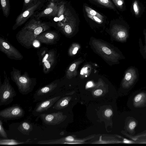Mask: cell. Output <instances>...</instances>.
I'll use <instances>...</instances> for the list:
<instances>
[{"label":"cell","instance_id":"6da1fadb","mask_svg":"<svg viewBox=\"0 0 146 146\" xmlns=\"http://www.w3.org/2000/svg\"><path fill=\"white\" fill-rule=\"evenodd\" d=\"M46 23L33 19L27 24L17 33L18 42L27 48H31L37 37L48 29Z\"/></svg>","mask_w":146,"mask_h":146},{"label":"cell","instance_id":"7a4b0ae2","mask_svg":"<svg viewBox=\"0 0 146 146\" xmlns=\"http://www.w3.org/2000/svg\"><path fill=\"white\" fill-rule=\"evenodd\" d=\"M11 72V78L16 85L19 92L27 95L31 92L36 84L34 78L29 77L27 72L21 74V71L14 67Z\"/></svg>","mask_w":146,"mask_h":146},{"label":"cell","instance_id":"3957f363","mask_svg":"<svg viewBox=\"0 0 146 146\" xmlns=\"http://www.w3.org/2000/svg\"><path fill=\"white\" fill-rule=\"evenodd\" d=\"M4 79L0 85V106L7 105L13 100L17 92L10 84L5 72H4Z\"/></svg>","mask_w":146,"mask_h":146},{"label":"cell","instance_id":"277c9868","mask_svg":"<svg viewBox=\"0 0 146 146\" xmlns=\"http://www.w3.org/2000/svg\"><path fill=\"white\" fill-rule=\"evenodd\" d=\"M57 83L53 81L38 89L33 94L34 101H42L53 96L57 92Z\"/></svg>","mask_w":146,"mask_h":146},{"label":"cell","instance_id":"5b68a950","mask_svg":"<svg viewBox=\"0 0 146 146\" xmlns=\"http://www.w3.org/2000/svg\"><path fill=\"white\" fill-rule=\"evenodd\" d=\"M25 114V111L21 107L13 105L0 111V119L6 120L18 119L23 117Z\"/></svg>","mask_w":146,"mask_h":146},{"label":"cell","instance_id":"8992f818","mask_svg":"<svg viewBox=\"0 0 146 146\" xmlns=\"http://www.w3.org/2000/svg\"><path fill=\"white\" fill-rule=\"evenodd\" d=\"M94 44L96 48L100 53L102 54L104 56L112 62L116 63L118 62L120 59H125L121 53L109 48L104 44L98 41L95 42Z\"/></svg>","mask_w":146,"mask_h":146},{"label":"cell","instance_id":"52a82bcc","mask_svg":"<svg viewBox=\"0 0 146 146\" xmlns=\"http://www.w3.org/2000/svg\"><path fill=\"white\" fill-rule=\"evenodd\" d=\"M0 50L9 58L16 60L22 59L23 56L19 51L7 41L0 37Z\"/></svg>","mask_w":146,"mask_h":146},{"label":"cell","instance_id":"ba28073f","mask_svg":"<svg viewBox=\"0 0 146 146\" xmlns=\"http://www.w3.org/2000/svg\"><path fill=\"white\" fill-rule=\"evenodd\" d=\"M40 3V1H38L36 3L31 5L19 15L16 20L13 29L15 30L24 24L33 14Z\"/></svg>","mask_w":146,"mask_h":146},{"label":"cell","instance_id":"9c48e42d","mask_svg":"<svg viewBox=\"0 0 146 146\" xmlns=\"http://www.w3.org/2000/svg\"><path fill=\"white\" fill-rule=\"evenodd\" d=\"M139 76L138 71L133 66L129 68L126 71L122 82V86L125 88H129L136 81Z\"/></svg>","mask_w":146,"mask_h":146},{"label":"cell","instance_id":"30bf717a","mask_svg":"<svg viewBox=\"0 0 146 146\" xmlns=\"http://www.w3.org/2000/svg\"><path fill=\"white\" fill-rule=\"evenodd\" d=\"M59 98V96L53 97L38 103L33 111V114L35 116H39L41 113L51 107Z\"/></svg>","mask_w":146,"mask_h":146},{"label":"cell","instance_id":"8fae6325","mask_svg":"<svg viewBox=\"0 0 146 146\" xmlns=\"http://www.w3.org/2000/svg\"><path fill=\"white\" fill-rule=\"evenodd\" d=\"M39 116L44 123L49 125H54L57 124L62 118L61 114L59 113H43L41 114Z\"/></svg>","mask_w":146,"mask_h":146},{"label":"cell","instance_id":"7c38bea8","mask_svg":"<svg viewBox=\"0 0 146 146\" xmlns=\"http://www.w3.org/2000/svg\"><path fill=\"white\" fill-rule=\"evenodd\" d=\"M55 54L53 50H50L45 54L42 59L43 71L48 73L52 69L55 61Z\"/></svg>","mask_w":146,"mask_h":146},{"label":"cell","instance_id":"4fadbf2b","mask_svg":"<svg viewBox=\"0 0 146 146\" xmlns=\"http://www.w3.org/2000/svg\"><path fill=\"white\" fill-rule=\"evenodd\" d=\"M129 29L127 27L119 25L114 29V35L116 39L121 42H125L129 37Z\"/></svg>","mask_w":146,"mask_h":146},{"label":"cell","instance_id":"5bb4252c","mask_svg":"<svg viewBox=\"0 0 146 146\" xmlns=\"http://www.w3.org/2000/svg\"><path fill=\"white\" fill-rule=\"evenodd\" d=\"M57 34L54 31L43 32L38 35L36 40L40 42L47 44H52L57 40Z\"/></svg>","mask_w":146,"mask_h":146},{"label":"cell","instance_id":"9a60e30c","mask_svg":"<svg viewBox=\"0 0 146 146\" xmlns=\"http://www.w3.org/2000/svg\"><path fill=\"white\" fill-rule=\"evenodd\" d=\"M58 7L53 3H50L47 7L37 15L38 17L46 16H54L55 15L58 11Z\"/></svg>","mask_w":146,"mask_h":146},{"label":"cell","instance_id":"2e32d148","mask_svg":"<svg viewBox=\"0 0 146 146\" xmlns=\"http://www.w3.org/2000/svg\"><path fill=\"white\" fill-rule=\"evenodd\" d=\"M146 103V94L142 92L137 94L134 97L133 105L135 107H139Z\"/></svg>","mask_w":146,"mask_h":146},{"label":"cell","instance_id":"e0dca14e","mask_svg":"<svg viewBox=\"0 0 146 146\" xmlns=\"http://www.w3.org/2000/svg\"><path fill=\"white\" fill-rule=\"evenodd\" d=\"M18 130L23 134L29 135L30 132L33 130L32 124L27 121L22 122L18 128Z\"/></svg>","mask_w":146,"mask_h":146},{"label":"cell","instance_id":"ac0fdd59","mask_svg":"<svg viewBox=\"0 0 146 146\" xmlns=\"http://www.w3.org/2000/svg\"><path fill=\"white\" fill-rule=\"evenodd\" d=\"M1 4L4 15L7 18L9 14L10 10L9 0H1Z\"/></svg>","mask_w":146,"mask_h":146},{"label":"cell","instance_id":"d6986e66","mask_svg":"<svg viewBox=\"0 0 146 146\" xmlns=\"http://www.w3.org/2000/svg\"><path fill=\"white\" fill-rule=\"evenodd\" d=\"M143 34L144 36L145 45H143L142 40L140 38L139 40V51L142 56L146 60V29H144Z\"/></svg>","mask_w":146,"mask_h":146},{"label":"cell","instance_id":"ffe728a7","mask_svg":"<svg viewBox=\"0 0 146 146\" xmlns=\"http://www.w3.org/2000/svg\"><path fill=\"white\" fill-rule=\"evenodd\" d=\"M24 143L21 142L13 139H5L0 140V144L1 145H15L19 144H22Z\"/></svg>","mask_w":146,"mask_h":146},{"label":"cell","instance_id":"44dd1931","mask_svg":"<svg viewBox=\"0 0 146 146\" xmlns=\"http://www.w3.org/2000/svg\"><path fill=\"white\" fill-rule=\"evenodd\" d=\"M132 6L135 16L137 17L139 16L140 12V9L137 0L134 1L133 3Z\"/></svg>","mask_w":146,"mask_h":146},{"label":"cell","instance_id":"7402d4cb","mask_svg":"<svg viewBox=\"0 0 146 146\" xmlns=\"http://www.w3.org/2000/svg\"><path fill=\"white\" fill-rule=\"evenodd\" d=\"M85 7L86 12L90 15L96 16L101 19H102L103 17L102 16L95 10L86 6H85Z\"/></svg>","mask_w":146,"mask_h":146},{"label":"cell","instance_id":"603a6c76","mask_svg":"<svg viewBox=\"0 0 146 146\" xmlns=\"http://www.w3.org/2000/svg\"><path fill=\"white\" fill-rule=\"evenodd\" d=\"M0 136L5 139H8L7 134L3 126V123L1 119L0 120Z\"/></svg>","mask_w":146,"mask_h":146},{"label":"cell","instance_id":"cb8c5ba5","mask_svg":"<svg viewBox=\"0 0 146 146\" xmlns=\"http://www.w3.org/2000/svg\"><path fill=\"white\" fill-rule=\"evenodd\" d=\"M100 3L106 6L114 9V7L111 2L109 0H97Z\"/></svg>","mask_w":146,"mask_h":146},{"label":"cell","instance_id":"d4e9b609","mask_svg":"<svg viewBox=\"0 0 146 146\" xmlns=\"http://www.w3.org/2000/svg\"><path fill=\"white\" fill-rule=\"evenodd\" d=\"M116 5L121 9H123L124 3L123 0H113Z\"/></svg>","mask_w":146,"mask_h":146},{"label":"cell","instance_id":"484cf974","mask_svg":"<svg viewBox=\"0 0 146 146\" xmlns=\"http://www.w3.org/2000/svg\"><path fill=\"white\" fill-rule=\"evenodd\" d=\"M136 125V123L135 121H131L129 124L128 128L129 130L132 131L134 129Z\"/></svg>","mask_w":146,"mask_h":146},{"label":"cell","instance_id":"4316f807","mask_svg":"<svg viewBox=\"0 0 146 146\" xmlns=\"http://www.w3.org/2000/svg\"><path fill=\"white\" fill-rule=\"evenodd\" d=\"M64 30L67 33H70L72 31L71 27L69 25H66L64 27Z\"/></svg>","mask_w":146,"mask_h":146},{"label":"cell","instance_id":"83f0119b","mask_svg":"<svg viewBox=\"0 0 146 146\" xmlns=\"http://www.w3.org/2000/svg\"><path fill=\"white\" fill-rule=\"evenodd\" d=\"M88 16L90 18L94 20H95V21L97 22L101 23L102 22L100 19L96 16H92L90 15H88Z\"/></svg>","mask_w":146,"mask_h":146},{"label":"cell","instance_id":"f1b7e54d","mask_svg":"<svg viewBox=\"0 0 146 146\" xmlns=\"http://www.w3.org/2000/svg\"><path fill=\"white\" fill-rule=\"evenodd\" d=\"M104 114L106 116L109 117L112 115V111L111 110L108 109L106 110L105 111Z\"/></svg>","mask_w":146,"mask_h":146},{"label":"cell","instance_id":"f546056e","mask_svg":"<svg viewBox=\"0 0 146 146\" xmlns=\"http://www.w3.org/2000/svg\"><path fill=\"white\" fill-rule=\"evenodd\" d=\"M102 93V91L101 89H98L96 90L94 92V94L96 96L101 95Z\"/></svg>","mask_w":146,"mask_h":146},{"label":"cell","instance_id":"4dcf8cb0","mask_svg":"<svg viewBox=\"0 0 146 146\" xmlns=\"http://www.w3.org/2000/svg\"><path fill=\"white\" fill-rule=\"evenodd\" d=\"M76 67V65L75 63H73L70 66L69 70L70 71H74Z\"/></svg>","mask_w":146,"mask_h":146},{"label":"cell","instance_id":"1f68e13d","mask_svg":"<svg viewBox=\"0 0 146 146\" xmlns=\"http://www.w3.org/2000/svg\"><path fill=\"white\" fill-rule=\"evenodd\" d=\"M33 0H24V5L25 6H28Z\"/></svg>","mask_w":146,"mask_h":146},{"label":"cell","instance_id":"d6a6232c","mask_svg":"<svg viewBox=\"0 0 146 146\" xmlns=\"http://www.w3.org/2000/svg\"><path fill=\"white\" fill-rule=\"evenodd\" d=\"M65 139L66 140L69 141H72L74 140L73 137L71 136H69L66 138Z\"/></svg>","mask_w":146,"mask_h":146},{"label":"cell","instance_id":"836d02e7","mask_svg":"<svg viewBox=\"0 0 146 146\" xmlns=\"http://www.w3.org/2000/svg\"><path fill=\"white\" fill-rule=\"evenodd\" d=\"M87 86L88 87H91L93 86L92 83L91 82H89L87 83Z\"/></svg>","mask_w":146,"mask_h":146},{"label":"cell","instance_id":"e575fe53","mask_svg":"<svg viewBox=\"0 0 146 146\" xmlns=\"http://www.w3.org/2000/svg\"><path fill=\"white\" fill-rule=\"evenodd\" d=\"M78 50V48H77V47L75 48L74 49V50H73V51L72 53L74 54H76V53L77 51Z\"/></svg>","mask_w":146,"mask_h":146},{"label":"cell","instance_id":"d590c367","mask_svg":"<svg viewBox=\"0 0 146 146\" xmlns=\"http://www.w3.org/2000/svg\"><path fill=\"white\" fill-rule=\"evenodd\" d=\"M125 140L124 141V142L125 143H130V141H128V140Z\"/></svg>","mask_w":146,"mask_h":146}]
</instances>
